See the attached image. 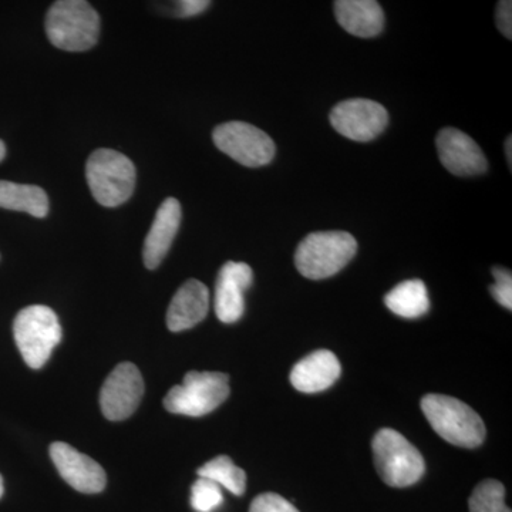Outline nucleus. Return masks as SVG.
Instances as JSON below:
<instances>
[{"label": "nucleus", "mask_w": 512, "mask_h": 512, "mask_svg": "<svg viewBox=\"0 0 512 512\" xmlns=\"http://www.w3.org/2000/svg\"><path fill=\"white\" fill-rule=\"evenodd\" d=\"M421 410L434 431L453 446L476 448L485 439L483 419L468 404L446 394H427Z\"/></svg>", "instance_id": "nucleus-1"}, {"label": "nucleus", "mask_w": 512, "mask_h": 512, "mask_svg": "<svg viewBox=\"0 0 512 512\" xmlns=\"http://www.w3.org/2000/svg\"><path fill=\"white\" fill-rule=\"evenodd\" d=\"M46 35L57 49L86 52L99 40V13L84 0H59L47 12Z\"/></svg>", "instance_id": "nucleus-2"}, {"label": "nucleus", "mask_w": 512, "mask_h": 512, "mask_svg": "<svg viewBox=\"0 0 512 512\" xmlns=\"http://www.w3.org/2000/svg\"><path fill=\"white\" fill-rule=\"evenodd\" d=\"M356 252L357 241L349 232H312L296 249L295 265L305 278L320 281L342 271Z\"/></svg>", "instance_id": "nucleus-3"}, {"label": "nucleus", "mask_w": 512, "mask_h": 512, "mask_svg": "<svg viewBox=\"0 0 512 512\" xmlns=\"http://www.w3.org/2000/svg\"><path fill=\"white\" fill-rule=\"evenodd\" d=\"M86 178L94 200L103 207L114 208L130 200L137 173L130 158L119 151L101 148L87 160Z\"/></svg>", "instance_id": "nucleus-4"}, {"label": "nucleus", "mask_w": 512, "mask_h": 512, "mask_svg": "<svg viewBox=\"0 0 512 512\" xmlns=\"http://www.w3.org/2000/svg\"><path fill=\"white\" fill-rule=\"evenodd\" d=\"M13 335L26 365L39 370L62 342V326L52 308L33 305L18 313L13 322Z\"/></svg>", "instance_id": "nucleus-5"}, {"label": "nucleus", "mask_w": 512, "mask_h": 512, "mask_svg": "<svg viewBox=\"0 0 512 512\" xmlns=\"http://www.w3.org/2000/svg\"><path fill=\"white\" fill-rule=\"evenodd\" d=\"M372 448L377 473L390 487H410L424 476L426 463L423 456L399 431H377Z\"/></svg>", "instance_id": "nucleus-6"}, {"label": "nucleus", "mask_w": 512, "mask_h": 512, "mask_svg": "<svg viewBox=\"0 0 512 512\" xmlns=\"http://www.w3.org/2000/svg\"><path fill=\"white\" fill-rule=\"evenodd\" d=\"M229 376L221 372H188L183 384L174 386L164 399L170 413L188 417L207 416L229 396Z\"/></svg>", "instance_id": "nucleus-7"}, {"label": "nucleus", "mask_w": 512, "mask_h": 512, "mask_svg": "<svg viewBox=\"0 0 512 512\" xmlns=\"http://www.w3.org/2000/svg\"><path fill=\"white\" fill-rule=\"evenodd\" d=\"M212 140L218 150L249 168L268 165L276 153L274 140L261 128L244 121L221 124L212 133Z\"/></svg>", "instance_id": "nucleus-8"}, {"label": "nucleus", "mask_w": 512, "mask_h": 512, "mask_svg": "<svg viewBox=\"0 0 512 512\" xmlns=\"http://www.w3.org/2000/svg\"><path fill=\"white\" fill-rule=\"evenodd\" d=\"M330 124L349 140L369 143L383 133L389 124V113L376 101L350 99L333 107Z\"/></svg>", "instance_id": "nucleus-9"}, {"label": "nucleus", "mask_w": 512, "mask_h": 512, "mask_svg": "<svg viewBox=\"0 0 512 512\" xmlns=\"http://www.w3.org/2000/svg\"><path fill=\"white\" fill-rule=\"evenodd\" d=\"M144 394V380L133 363H120L107 377L100 392V407L110 421L133 416Z\"/></svg>", "instance_id": "nucleus-10"}, {"label": "nucleus", "mask_w": 512, "mask_h": 512, "mask_svg": "<svg viewBox=\"0 0 512 512\" xmlns=\"http://www.w3.org/2000/svg\"><path fill=\"white\" fill-rule=\"evenodd\" d=\"M50 457L60 476L74 490L97 494L106 488V471L93 458L80 453L70 444L57 441L50 446Z\"/></svg>", "instance_id": "nucleus-11"}, {"label": "nucleus", "mask_w": 512, "mask_h": 512, "mask_svg": "<svg viewBox=\"0 0 512 512\" xmlns=\"http://www.w3.org/2000/svg\"><path fill=\"white\" fill-rule=\"evenodd\" d=\"M436 146L441 164L457 177H473L487 171L488 161L483 150L457 128H443L436 138Z\"/></svg>", "instance_id": "nucleus-12"}, {"label": "nucleus", "mask_w": 512, "mask_h": 512, "mask_svg": "<svg viewBox=\"0 0 512 512\" xmlns=\"http://www.w3.org/2000/svg\"><path fill=\"white\" fill-rule=\"evenodd\" d=\"M254 282L251 266L229 261L222 266L215 286V313L222 323L238 322L245 312V292Z\"/></svg>", "instance_id": "nucleus-13"}, {"label": "nucleus", "mask_w": 512, "mask_h": 512, "mask_svg": "<svg viewBox=\"0 0 512 512\" xmlns=\"http://www.w3.org/2000/svg\"><path fill=\"white\" fill-rule=\"evenodd\" d=\"M210 311V291L197 279L185 282L175 293L167 311V326L171 332L194 328L207 318Z\"/></svg>", "instance_id": "nucleus-14"}, {"label": "nucleus", "mask_w": 512, "mask_h": 512, "mask_svg": "<svg viewBox=\"0 0 512 512\" xmlns=\"http://www.w3.org/2000/svg\"><path fill=\"white\" fill-rule=\"evenodd\" d=\"M181 217V205L175 198H167L158 208L156 218L144 241L143 258L148 269H156L164 261L177 237Z\"/></svg>", "instance_id": "nucleus-15"}, {"label": "nucleus", "mask_w": 512, "mask_h": 512, "mask_svg": "<svg viewBox=\"0 0 512 512\" xmlns=\"http://www.w3.org/2000/svg\"><path fill=\"white\" fill-rule=\"evenodd\" d=\"M342 373L339 359L330 350H318L303 357L291 372V383L298 392L313 394L323 392L336 383Z\"/></svg>", "instance_id": "nucleus-16"}, {"label": "nucleus", "mask_w": 512, "mask_h": 512, "mask_svg": "<svg viewBox=\"0 0 512 512\" xmlns=\"http://www.w3.org/2000/svg\"><path fill=\"white\" fill-rule=\"evenodd\" d=\"M335 15L350 35L370 39L383 32L384 12L376 0H338Z\"/></svg>", "instance_id": "nucleus-17"}, {"label": "nucleus", "mask_w": 512, "mask_h": 512, "mask_svg": "<svg viewBox=\"0 0 512 512\" xmlns=\"http://www.w3.org/2000/svg\"><path fill=\"white\" fill-rule=\"evenodd\" d=\"M0 208L45 218L49 214V197L45 190L37 185L0 181Z\"/></svg>", "instance_id": "nucleus-18"}, {"label": "nucleus", "mask_w": 512, "mask_h": 512, "mask_svg": "<svg viewBox=\"0 0 512 512\" xmlns=\"http://www.w3.org/2000/svg\"><path fill=\"white\" fill-rule=\"evenodd\" d=\"M384 303L394 315L406 319L420 318L430 309L429 292L420 279H410L397 285L384 296Z\"/></svg>", "instance_id": "nucleus-19"}, {"label": "nucleus", "mask_w": 512, "mask_h": 512, "mask_svg": "<svg viewBox=\"0 0 512 512\" xmlns=\"http://www.w3.org/2000/svg\"><path fill=\"white\" fill-rule=\"evenodd\" d=\"M198 477L208 478L220 485L221 488H227L229 493L234 495L245 494L247 490V474L242 468L235 466L234 461L228 456H218L198 468Z\"/></svg>", "instance_id": "nucleus-20"}, {"label": "nucleus", "mask_w": 512, "mask_h": 512, "mask_svg": "<svg viewBox=\"0 0 512 512\" xmlns=\"http://www.w3.org/2000/svg\"><path fill=\"white\" fill-rule=\"evenodd\" d=\"M470 512H511L505 504V487L497 480H485L477 485L468 500Z\"/></svg>", "instance_id": "nucleus-21"}, {"label": "nucleus", "mask_w": 512, "mask_h": 512, "mask_svg": "<svg viewBox=\"0 0 512 512\" xmlns=\"http://www.w3.org/2000/svg\"><path fill=\"white\" fill-rule=\"evenodd\" d=\"M224 503L220 485L208 478H198L191 488V505L197 512H212Z\"/></svg>", "instance_id": "nucleus-22"}, {"label": "nucleus", "mask_w": 512, "mask_h": 512, "mask_svg": "<svg viewBox=\"0 0 512 512\" xmlns=\"http://www.w3.org/2000/svg\"><path fill=\"white\" fill-rule=\"evenodd\" d=\"M494 285H491V295L495 301L500 303L501 306L507 308L508 311L512 309V275L511 271L505 268H493Z\"/></svg>", "instance_id": "nucleus-23"}, {"label": "nucleus", "mask_w": 512, "mask_h": 512, "mask_svg": "<svg viewBox=\"0 0 512 512\" xmlns=\"http://www.w3.org/2000/svg\"><path fill=\"white\" fill-rule=\"evenodd\" d=\"M249 512H299V510L281 495L265 493L258 495L252 501Z\"/></svg>", "instance_id": "nucleus-24"}, {"label": "nucleus", "mask_w": 512, "mask_h": 512, "mask_svg": "<svg viewBox=\"0 0 512 512\" xmlns=\"http://www.w3.org/2000/svg\"><path fill=\"white\" fill-rule=\"evenodd\" d=\"M495 22L498 29L507 39L512 37V2L503 0L498 3L497 12H495Z\"/></svg>", "instance_id": "nucleus-25"}, {"label": "nucleus", "mask_w": 512, "mask_h": 512, "mask_svg": "<svg viewBox=\"0 0 512 512\" xmlns=\"http://www.w3.org/2000/svg\"><path fill=\"white\" fill-rule=\"evenodd\" d=\"M178 15L181 18H192V16L200 15L210 8L211 2L208 0H183L178 2Z\"/></svg>", "instance_id": "nucleus-26"}, {"label": "nucleus", "mask_w": 512, "mask_h": 512, "mask_svg": "<svg viewBox=\"0 0 512 512\" xmlns=\"http://www.w3.org/2000/svg\"><path fill=\"white\" fill-rule=\"evenodd\" d=\"M512 138L511 136L508 137V140L505 141V156H507L508 164H510V170H511V164H512Z\"/></svg>", "instance_id": "nucleus-27"}, {"label": "nucleus", "mask_w": 512, "mask_h": 512, "mask_svg": "<svg viewBox=\"0 0 512 512\" xmlns=\"http://www.w3.org/2000/svg\"><path fill=\"white\" fill-rule=\"evenodd\" d=\"M6 157V146L5 143H3L2 140H0V163H2L3 160H5Z\"/></svg>", "instance_id": "nucleus-28"}, {"label": "nucleus", "mask_w": 512, "mask_h": 512, "mask_svg": "<svg viewBox=\"0 0 512 512\" xmlns=\"http://www.w3.org/2000/svg\"><path fill=\"white\" fill-rule=\"evenodd\" d=\"M3 493H5V487H3V478L0 476V498H2Z\"/></svg>", "instance_id": "nucleus-29"}]
</instances>
